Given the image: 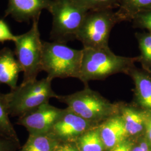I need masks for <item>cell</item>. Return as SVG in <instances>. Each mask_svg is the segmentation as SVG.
I'll return each mask as SVG.
<instances>
[{
  "mask_svg": "<svg viewBox=\"0 0 151 151\" xmlns=\"http://www.w3.org/2000/svg\"><path fill=\"white\" fill-rule=\"evenodd\" d=\"M138 58L114 54L110 48L82 49V59L79 80L85 85L92 80H103L116 73L128 75L138 62Z\"/></svg>",
  "mask_w": 151,
  "mask_h": 151,
  "instance_id": "obj_1",
  "label": "cell"
},
{
  "mask_svg": "<svg viewBox=\"0 0 151 151\" xmlns=\"http://www.w3.org/2000/svg\"><path fill=\"white\" fill-rule=\"evenodd\" d=\"M79 91L67 95H58L57 99L67 105V108L81 118L95 125L119 114V103H111L99 92L86 85Z\"/></svg>",
  "mask_w": 151,
  "mask_h": 151,
  "instance_id": "obj_2",
  "label": "cell"
},
{
  "mask_svg": "<svg viewBox=\"0 0 151 151\" xmlns=\"http://www.w3.org/2000/svg\"><path fill=\"white\" fill-rule=\"evenodd\" d=\"M53 79L47 77L40 80L21 83L10 92L4 94L9 115L20 118L44 104L51 98H57L52 89Z\"/></svg>",
  "mask_w": 151,
  "mask_h": 151,
  "instance_id": "obj_3",
  "label": "cell"
},
{
  "mask_svg": "<svg viewBox=\"0 0 151 151\" xmlns=\"http://www.w3.org/2000/svg\"><path fill=\"white\" fill-rule=\"evenodd\" d=\"M82 49L71 48L65 44L43 41L42 69L47 77L76 78L80 76Z\"/></svg>",
  "mask_w": 151,
  "mask_h": 151,
  "instance_id": "obj_4",
  "label": "cell"
},
{
  "mask_svg": "<svg viewBox=\"0 0 151 151\" xmlns=\"http://www.w3.org/2000/svg\"><path fill=\"white\" fill-rule=\"evenodd\" d=\"M48 11L53 17L50 39L65 44L76 39L89 11L77 0H52Z\"/></svg>",
  "mask_w": 151,
  "mask_h": 151,
  "instance_id": "obj_5",
  "label": "cell"
},
{
  "mask_svg": "<svg viewBox=\"0 0 151 151\" xmlns=\"http://www.w3.org/2000/svg\"><path fill=\"white\" fill-rule=\"evenodd\" d=\"M39 20V18L34 19L31 29L27 32L17 35L14 42V53L24 73L22 83L37 80L38 73L42 71L43 41L40 39Z\"/></svg>",
  "mask_w": 151,
  "mask_h": 151,
  "instance_id": "obj_6",
  "label": "cell"
},
{
  "mask_svg": "<svg viewBox=\"0 0 151 151\" xmlns=\"http://www.w3.org/2000/svg\"><path fill=\"white\" fill-rule=\"evenodd\" d=\"M118 23V17L113 10L89 11L76 39L81 42L83 48H108L110 32Z\"/></svg>",
  "mask_w": 151,
  "mask_h": 151,
  "instance_id": "obj_7",
  "label": "cell"
},
{
  "mask_svg": "<svg viewBox=\"0 0 151 151\" xmlns=\"http://www.w3.org/2000/svg\"><path fill=\"white\" fill-rule=\"evenodd\" d=\"M65 111L46 103L19 118L16 124L23 126L29 134L50 133Z\"/></svg>",
  "mask_w": 151,
  "mask_h": 151,
  "instance_id": "obj_8",
  "label": "cell"
},
{
  "mask_svg": "<svg viewBox=\"0 0 151 151\" xmlns=\"http://www.w3.org/2000/svg\"><path fill=\"white\" fill-rule=\"evenodd\" d=\"M96 126L66 108L50 133L60 142H75L82 134Z\"/></svg>",
  "mask_w": 151,
  "mask_h": 151,
  "instance_id": "obj_9",
  "label": "cell"
},
{
  "mask_svg": "<svg viewBox=\"0 0 151 151\" xmlns=\"http://www.w3.org/2000/svg\"><path fill=\"white\" fill-rule=\"evenodd\" d=\"M52 0H8L5 16H11L20 22L40 18L43 10L48 11Z\"/></svg>",
  "mask_w": 151,
  "mask_h": 151,
  "instance_id": "obj_10",
  "label": "cell"
},
{
  "mask_svg": "<svg viewBox=\"0 0 151 151\" xmlns=\"http://www.w3.org/2000/svg\"><path fill=\"white\" fill-rule=\"evenodd\" d=\"M119 114L123 119L129 138L134 139L144 135L146 111L135 104L120 102Z\"/></svg>",
  "mask_w": 151,
  "mask_h": 151,
  "instance_id": "obj_11",
  "label": "cell"
},
{
  "mask_svg": "<svg viewBox=\"0 0 151 151\" xmlns=\"http://www.w3.org/2000/svg\"><path fill=\"white\" fill-rule=\"evenodd\" d=\"M128 75L131 77L135 86L134 104L140 109L151 113V73L134 65Z\"/></svg>",
  "mask_w": 151,
  "mask_h": 151,
  "instance_id": "obj_12",
  "label": "cell"
},
{
  "mask_svg": "<svg viewBox=\"0 0 151 151\" xmlns=\"http://www.w3.org/2000/svg\"><path fill=\"white\" fill-rule=\"evenodd\" d=\"M100 134L106 151L129 138L124 122L119 114L114 115L99 125Z\"/></svg>",
  "mask_w": 151,
  "mask_h": 151,
  "instance_id": "obj_13",
  "label": "cell"
},
{
  "mask_svg": "<svg viewBox=\"0 0 151 151\" xmlns=\"http://www.w3.org/2000/svg\"><path fill=\"white\" fill-rule=\"evenodd\" d=\"M22 72L11 49L5 47L0 50V83H5L14 89L17 86L19 76Z\"/></svg>",
  "mask_w": 151,
  "mask_h": 151,
  "instance_id": "obj_14",
  "label": "cell"
},
{
  "mask_svg": "<svg viewBox=\"0 0 151 151\" xmlns=\"http://www.w3.org/2000/svg\"><path fill=\"white\" fill-rule=\"evenodd\" d=\"M60 141L52 133L29 134L18 151H55Z\"/></svg>",
  "mask_w": 151,
  "mask_h": 151,
  "instance_id": "obj_15",
  "label": "cell"
},
{
  "mask_svg": "<svg viewBox=\"0 0 151 151\" xmlns=\"http://www.w3.org/2000/svg\"><path fill=\"white\" fill-rule=\"evenodd\" d=\"M150 10H151V0H120L116 13L120 22H132L137 14Z\"/></svg>",
  "mask_w": 151,
  "mask_h": 151,
  "instance_id": "obj_16",
  "label": "cell"
},
{
  "mask_svg": "<svg viewBox=\"0 0 151 151\" xmlns=\"http://www.w3.org/2000/svg\"><path fill=\"white\" fill-rule=\"evenodd\" d=\"M75 142L80 151H106L100 134L99 125L87 130Z\"/></svg>",
  "mask_w": 151,
  "mask_h": 151,
  "instance_id": "obj_17",
  "label": "cell"
},
{
  "mask_svg": "<svg viewBox=\"0 0 151 151\" xmlns=\"http://www.w3.org/2000/svg\"><path fill=\"white\" fill-rule=\"evenodd\" d=\"M140 55L138 57V62H140L142 69L151 74V34L150 32H137Z\"/></svg>",
  "mask_w": 151,
  "mask_h": 151,
  "instance_id": "obj_18",
  "label": "cell"
},
{
  "mask_svg": "<svg viewBox=\"0 0 151 151\" xmlns=\"http://www.w3.org/2000/svg\"><path fill=\"white\" fill-rule=\"evenodd\" d=\"M3 93L0 92V137L19 142V139L9 118Z\"/></svg>",
  "mask_w": 151,
  "mask_h": 151,
  "instance_id": "obj_19",
  "label": "cell"
},
{
  "mask_svg": "<svg viewBox=\"0 0 151 151\" xmlns=\"http://www.w3.org/2000/svg\"><path fill=\"white\" fill-rule=\"evenodd\" d=\"M88 11L113 10L118 9L120 0H77Z\"/></svg>",
  "mask_w": 151,
  "mask_h": 151,
  "instance_id": "obj_20",
  "label": "cell"
},
{
  "mask_svg": "<svg viewBox=\"0 0 151 151\" xmlns=\"http://www.w3.org/2000/svg\"><path fill=\"white\" fill-rule=\"evenodd\" d=\"M132 22L134 28L147 29L151 34V10L137 14Z\"/></svg>",
  "mask_w": 151,
  "mask_h": 151,
  "instance_id": "obj_21",
  "label": "cell"
},
{
  "mask_svg": "<svg viewBox=\"0 0 151 151\" xmlns=\"http://www.w3.org/2000/svg\"><path fill=\"white\" fill-rule=\"evenodd\" d=\"M17 35H14L8 25L3 20H0V42L4 43L5 42L11 41L15 42Z\"/></svg>",
  "mask_w": 151,
  "mask_h": 151,
  "instance_id": "obj_22",
  "label": "cell"
},
{
  "mask_svg": "<svg viewBox=\"0 0 151 151\" xmlns=\"http://www.w3.org/2000/svg\"><path fill=\"white\" fill-rule=\"evenodd\" d=\"M132 140L131 151H151V146L146 140L145 135L132 139Z\"/></svg>",
  "mask_w": 151,
  "mask_h": 151,
  "instance_id": "obj_23",
  "label": "cell"
},
{
  "mask_svg": "<svg viewBox=\"0 0 151 151\" xmlns=\"http://www.w3.org/2000/svg\"><path fill=\"white\" fill-rule=\"evenodd\" d=\"M20 148V142L0 137V151H18Z\"/></svg>",
  "mask_w": 151,
  "mask_h": 151,
  "instance_id": "obj_24",
  "label": "cell"
},
{
  "mask_svg": "<svg viewBox=\"0 0 151 151\" xmlns=\"http://www.w3.org/2000/svg\"><path fill=\"white\" fill-rule=\"evenodd\" d=\"M133 145V140L127 138L115 146L109 151H131Z\"/></svg>",
  "mask_w": 151,
  "mask_h": 151,
  "instance_id": "obj_25",
  "label": "cell"
},
{
  "mask_svg": "<svg viewBox=\"0 0 151 151\" xmlns=\"http://www.w3.org/2000/svg\"><path fill=\"white\" fill-rule=\"evenodd\" d=\"M55 151H80L74 142H60Z\"/></svg>",
  "mask_w": 151,
  "mask_h": 151,
  "instance_id": "obj_26",
  "label": "cell"
},
{
  "mask_svg": "<svg viewBox=\"0 0 151 151\" xmlns=\"http://www.w3.org/2000/svg\"><path fill=\"white\" fill-rule=\"evenodd\" d=\"M144 135L146 140L151 146V113L146 111L145 130Z\"/></svg>",
  "mask_w": 151,
  "mask_h": 151,
  "instance_id": "obj_27",
  "label": "cell"
}]
</instances>
